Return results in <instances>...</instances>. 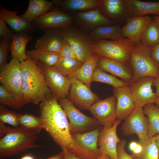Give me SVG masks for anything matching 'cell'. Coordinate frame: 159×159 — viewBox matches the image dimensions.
<instances>
[{
    "mask_svg": "<svg viewBox=\"0 0 159 159\" xmlns=\"http://www.w3.org/2000/svg\"><path fill=\"white\" fill-rule=\"evenodd\" d=\"M54 96L39 105L44 128L62 150L83 159H97L99 155L81 146L73 137L66 114Z\"/></svg>",
    "mask_w": 159,
    "mask_h": 159,
    "instance_id": "1",
    "label": "cell"
},
{
    "mask_svg": "<svg viewBox=\"0 0 159 159\" xmlns=\"http://www.w3.org/2000/svg\"><path fill=\"white\" fill-rule=\"evenodd\" d=\"M20 63V91L28 103L37 105L54 96L47 85L42 71L36 62L28 56L26 60Z\"/></svg>",
    "mask_w": 159,
    "mask_h": 159,
    "instance_id": "2",
    "label": "cell"
},
{
    "mask_svg": "<svg viewBox=\"0 0 159 159\" xmlns=\"http://www.w3.org/2000/svg\"><path fill=\"white\" fill-rule=\"evenodd\" d=\"M38 134L21 127H7L5 135L0 139V158H8L28 149L41 147L37 145Z\"/></svg>",
    "mask_w": 159,
    "mask_h": 159,
    "instance_id": "3",
    "label": "cell"
},
{
    "mask_svg": "<svg viewBox=\"0 0 159 159\" xmlns=\"http://www.w3.org/2000/svg\"><path fill=\"white\" fill-rule=\"evenodd\" d=\"M134 44L129 58V64L133 74L131 82L143 77L155 78L159 77V64L155 62L150 55L152 48L144 45L140 42Z\"/></svg>",
    "mask_w": 159,
    "mask_h": 159,
    "instance_id": "4",
    "label": "cell"
},
{
    "mask_svg": "<svg viewBox=\"0 0 159 159\" xmlns=\"http://www.w3.org/2000/svg\"><path fill=\"white\" fill-rule=\"evenodd\" d=\"M93 43L96 54L98 56L129 64V55L134 44L127 38L122 37L110 41L94 40Z\"/></svg>",
    "mask_w": 159,
    "mask_h": 159,
    "instance_id": "5",
    "label": "cell"
},
{
    "mask_svg": "<svg viewBox=\"0 0 159 159\" xmlns=\"http://www.w3.org/2000/svg\"><path fill=\"white\" fill-rule=\"evenodd\" d=\"M58 101L69 120V126L71 134L83 133L97 128L99 123L96 119L82 113L66 97Z\"/></svg>",
    "mask_w": 159,
    "mask_h": 159,
    "instance_id": "6",
    "label": "cell"
},
{
    "mask_svg": "<svg viewBox=\"0 0 159 159\" xmlns=\"http://www.w3.org/2000/svg\"><path fill=\"white\" fill-rule=\"evenodd\" d=\"M69 27L60 29L63 37L69 42L77 59L83 63L88 58L96 54L93 40L89 35Z\"/></svg>",
    "mask_w": 159,
    "mask_h": 159,
    "instance_id": "7",
    "label": "cell"
},
{
    "mask_svg": "<svg viewBox=\"0 0 159 159\" xmlns=\"http://www.w3.org/2000/svg\"><path fill=\"white\" fill-rule=\"evenodd\" d=\"M42 71L47 85L53 96L58 100L67 97L71 85L70 80L52 67L36 62Z\"/></svg>",
    "mask_w": 159,
    "mask_h": 159,
    "instance_id": "8",
    "label": "cell"
},
{
    "mask_svg": "<svg viewBox=\"0 0 159 159\" xmlns=\"http://www.w3.org/2000/svg\"><path fill=\"white\" fill-rule=\"evenodd\" d=\"M69 79L71 84L67 99L75 107L82 110H89L93 104L100 100L86 85L75 78Z\"/></svg>",
    "mask_w": 159,
    "mask_h": 159,
    "instance_id": "9",
    "label": "cell"
},
{
    "mask_svg": "<svg viewBox=\"0 0 159 159\" xmlns=\"http://www.w3.org/2000/svg\"><path fill=\"white\" fill-rule=\"evenodd\" d=\"M21 80L20 62L12 57L10 61L0 70L1 85L10 93L22 95L20 91Z\"/></svg>",
    "mask_w": 159,
    "mask_h": 159,
    "instance_id": "10",
    "label": "cell"
},
{
    "mask_svg": "<svg viewBox=\"0 0 159 159\" xmlns=\"http://www.w3.org/2000/svg\"><path fill=\"white\" fill-rule=\"evenodd\" d=\"M143 107L136 106L124 120L121 129L125 135H137L139 141L148 137V120L144 115Z\"/></svg>",
    "mask_w": 159,
    "mask_h": 159,
    "instance_id": "11",
    "label": "cell"
},
{
    "mask_svg": "<svg viewBox=\"0 0 159 159\" xmlns=\"http://www.w3.org/2000/svg\"><path fill=\"white\" fill-rule=\"evenodd\" d=\"M74 21L69 14L62 11L56 6L51 11L34 20L32 23L39 30L64 29L69 27Z\"/></svg>",
    "mask_w": 159,
    "mask_h": 159,
    "instance_id": "12",
    "label": "cell"
},
{
    "mask_svg": "<svg viewBox=\"0 0 159 159\" xmlns=\"http://www.w3.org/2000/svg\"><path fill=\"white\" fill-rule=\"evenodd\" d=\"M117 100L114 95L93 104L89 110L95 117L99 124L103 127H110L117 119Z\"/></svg>",
    "mask_w": 159,
    "mask_h": 159,
    "instance_id": "13",
    "label": "cell"
},
{
    "mask_svg": "<svg viewBox=\"0 0 159 159\" xmlns=\"http://www.w3.org/2000/svg\"><path fill=\"white\" fill-rule=\"evenodd\" d=\"M155 78L148 76L140 77L128 84L133 101L137 106L142 107L155 103L156 99L152 89Z\"/></svg>",
    "mask_w": 159,
    "mask_h": 159,
    "instance_id": "14",
    "label": "cell"
},
{
    "mask_svg": "<svg viewBox=\"0 0 159 159\" xmlns=\"http://www.w3.org/2000/svg\"><path fill=\"white\" fill-rule=\"evenodd\" d=\"M121 121L117 119L110 127H103L100 131L98 141L99 151L101 155H106L111 159H118L117 145L121 141L117 134V129Z\"/></svg>",
    "mask_w": 159,
    "mask_h": 159,
    "instance_id": "15",
    "label": "cell"
},
{
    "mask_svg": "<svg viewBox=\"0 0 159 159\" xmlns=\"http://www.w3.org/2000/svg\"><path fill=\"white\" fill-rule=\"evenodd\" d=\"M73 18L74 21L82 30L90 32L99 26L115 24L103 16L98 8L77 12Z\"/></svg>",
    "mask_w": 159,
    "mask_h": 159,
    "instance_id": "16",
    "label": "cell"
},
{
    "mask_svg": "<svg viewBox=\"0 0 159 159\" xmlns=\"http://www.w3.org/2000/svg\"><path fill=\"white\" fill-rule=\"evenodd\" d=\"M152 19L148 15L130 17L122 27V36L134 44L139 42L142 34Z\"/></svg>",
    "mask_w": 159,
    "mask_h": 159,
    "instance_id": "17",
    "label": "cell"
},
{
    "mask_svg": "<svg viewBox=\"0 0 159 159\" xmlns=\"http://www.w3.org/2000/svg\"><path fill=\"white\" fill-rule=\"evenodd\" d=\"M97 66L104 71L118 77L129 84L132 82L133 74L129 64L99 56Z\"/></svg>",
    "mask_w": 159,
    "mask_h": 159,
    "instance_id": "18",
    "label": "cell"
},
{
    "mask_svg": "<svg viewBox=\"0 0 159 159\" xmlns=\"http://www.w3.org/2000/svg\"><path fill=\"white\" fill-rule=\"evenodd\" d=\"M113 95L116 98L117 118L122 121L125 120L136 107L128 85L121 87L113 89Z\"/></svg>",
    "mask_w": 159,
    "mask_h": 159,
    "instance_id": "19",
    "label": "cell"
},
{
    "mask_svg": "<svg viewBox=\"0 0 159 159\" xmlns=\"http://www.w3.org/2000/svg\"><path fill=\"white\" fill-rule=\"evenodd\" d=\"M98 8L103 16L113 21L130 17L124 0H99Z\"/></svg>",
    "mask_w": 159,
    "mask_h": 159,
    "instance_id": "20",
    "label": "cell"
},
{
    "mask_svg": "<svg viewBox=\"0 0 159 159\" xmlns=\"http://www.w3.org/2000/svg\"><path fill=\"white\" fill-rule=\"evenodd\" d=\"M44 31V34L37 40L34 48L59 53L64 40L60 29H47Z\"/></svg>",
    "mask_w": 159,
    "mask_h": 159,
    "instance_id": "21",
    "label": "cell"
},
{
    "mask_svg": "<svg viewBox=\"0 0 159 159\" xmlns=\"http://www.w3.org/2000/svg\"><path fill=\"white\" fill-rule=\"evenodd\" d=\"M16 10L10 11L0 6V17L2 18L15 33L32 32L36 27L20 16H18Z\"/></svg>",
    "mask_w": 159,
    "mask_h": 159,
    "instance_id": "22",
    "label": "cell"
},
{
    "mask_svg": "<svg viewBox=\"0 0 159 159\" xmlns=\"http://www.w3.org/2000/svg\"><path fill=\"white\" fill-rule=\"evenodd\" d=\"M130 17L159 15V2L124 0Z\"/></svg>",
    "mask_w": 159,
    "mask_h": 159,
    "instance_id": "23",
    "label": "cell"
},
{
    "mask_svg": "<svg viewBox=\"0 0 159 159\" xmlns=\"http://www.w3.org/2000/svg\"><path fill=\"white\" fill-rule=\"evenodd\" d=\"M53 1L47 0H29L26 11L20 16L32 23L40 16L52 11L55 7Z\"/></svg>",
    "mask_w": 159,
    "mask_h": 159,
    "instance_id": "24",
    "label": "cell"
},
{
    "mask_svg": "<svg viewBox=\"0 0 159 159\" xmlns=\"http://www.w3.org/2000/svg\"><path fill=\"white\" fill-rule=\"evenodd\" d=\"M32 39V37L26 32L15 33L10 43L12 57L16 58L20 62L26 60L28 57L26 50V45Z\"/></svg>",
    "mask_w": 159,
    "mask_h": 159,
    "instance_id": "25",
    "label": "cell"
},
{
    "mask_svg": "<svg viewBox=\"0 0 159 159\" xmlns=\"http://www.w3.org/2000/svg\"><path fill=\"white\" fill-rule=\"evenodd\" d=\"M99 56L95 54L87 59L74 72L67 76L69 79L75 78L91 89L94 71L97 66Z\"/></svg>",
    "mask_w": 159,
    "mask_h": 159,
    "instance_id": "26",
    "label": "cell"
},
{
    "mask_svg": "<svg viewBox=\"0 0 159 159\" xmlns=\"http://www.w3.org/2000/svg\"><path fill=\"white\" fill-rule=\"evenodd\" d=\"M100 128H97L88 132L72 134L73 138L82 147L89 151L100 154L98 148Z\"/></svg>",
    "mask_w": 159,
    "mask_h": 159,
    "instance_id": "27",
    "label": "cell"
},
{
    "mask_svg": "<svg viewBox=\"0 0 159 159\" xmlns=\"http://www.w3.org/2000/svg\"><path fill=\"white\" fill-rule=\"evenodd\" d=\"M122 27L115 24L103 25L95 29L90 32L89 36L92 40L110 39L116 40L122 37Z\"/></svg>",
    "mask_w": 159,
    "mask_h": 159,
    "instance_id": "28",
    "label": "cell"
},
{
    "mask_svg": "<svg viewBox=\"0 0 159 159\" xmlns=\"http://www.w3.org/2000/svg\"><path fill=\"white\" fill-rule=\"evenodd\" d=\"M26 53L35 62H40L50 67L55 65L61 57L58 52L43 49H35L27 50Z\"/></svg>",
    "mask_w": 159,
    "mask_h": 159,
    "instance_id": "29",
    "label": "cell"
},
{
    "mask_svg": "<svg viewBox=\"0 0 159 159\" xmlns=\"http://www.w3.org/2000/svg\"><path fill=\"white\" fill-rule=\"evenodd\" d=\"M138 142L141 145L142 149L139 153H131L133 159H159V155L154 136L147 137Z\"/></svg>",
    "mask_w": 159,
    "mask_h": 159,
    "instance_id": "30",
    "label": "cell"
},
{
    "mask_svg": "<svg viewBox=\"0 0 159 159\" xmlns=\"http://www.w3.org/2000/svg\"><path fill=\"white\" fill-rule=\"evenodd\" d=\"M143 109L148 120V137L154 136L159 133V107L150 103L145 105Z\"/></svg>",
    "mask_w": 159,
    "mask_h": 159,
    "instance_id": "31",
    "label": "cell"
},
{
    "mask_svg": "<svg viewBox=\"0 0 159 159\" xmlns=\"http://www.w3.org/2000/svg\"><path fill=\"white\" fill-rule=\"evenodd\" d=\"M28 103L22 95H18L10 93L0 84V105L17 110Z\"/></svg>",
    "mask_w": 159,
    "mask_h": 159,
    "instance_id": "32",
    "label": "cell"
},
{
    "mask_svg": "<svg viewBox=\"0 0 159 159\" xmlns=\"http://www.w3.org/2000/svg\"><path fill=\"white\" fill-rule=\"evenodd\" d=\"M99 0H62V10L67 11H86L98 8Z\"/></svg>",
    "mask_w": 159,
    "mask_h": 159,
    "instance_id": "33",
    "label": "cell"
},
{
    "mask_svg": "<svg viewBox=\"0 0 159 159\" xmlns=\"http://www.w3.org/2000/svg\"><path fill=\"white\" fill-rule=\"evenodd\" d=\"M140 42L151 48L159 44V26L153 19L142 34Z\"/></svg>",
    "mask_w": 159,
    "mask_h": 159,
    "instance_id": "34",
    "label": "cell"
},
{
    "mask_svg": "<svg viewBox=\"0 0 159 159\" xmlns=\"http://www.w3.org/2000/svg\"><path fill=\"white\" fill-rule=\"evenodd\" d=\"M19 121L20 127L38 134L44 128V122L42 118L31 114H21Z\"/></svg>",
    "mask_w": 159,
    "mask_h": 159,
    "instance_id": "35",
    "label": "cell"
},
{
    "mask_svg": "<svg viewBox=\"0 0 159 159\" xmlns=\"http://www.w3.org/2000/svg\"><path fill=\"white\" fill-rule=\"evenodd\" d=\"M83 64L77 59L61 57L57 64L52 67L60 73L67 76L77 70Z\"/></svg>",
    "mask_w": 159,
    "mask_h": 159,
    "instance_id": "36",
    "label": "cell"
},
{
    "mask_svg": "<svg viewBox=\"0 0 159 159\" xmlns=\"http://www.w3.org/2000/svg\"><path fill=\"white\" fill-rule=\"evenodd\" d=\"M92 82L105 83L115 88L123 87L129 83L117 78L116 77L102 70L97 66L95 68L92 76Z\"/></svg>",
    "mask_w": 159,
    "mask_h": 159,
    "instance_id": "37",
    "label": "cell"
},
{
    "mask_svg": "<svg viewBox=\"0 0 159 159\" xmlns=\"http://www.w3.org/2000/svg\"><path fill=\"white\" fill-rule=\"evenodd\" d=\"M21 114L0 105V122L9 124L14 127H19V117Z\"/></svg>",
    "mask_w": 159,
    "mask_h": 159,
    "instance_id": "38",
    "label": "cell"
},
{
    "mask_svg": "<svg viewBox=\"0 0 159 159\" xmlns=\"http://www.w3.org/2000/svg\"><path fill=\"white\" fill-rule=\"evenodd\" d=\"M9 41L2 37L0 41V70L7 63V56L10 51Z\"/></svg>",
    "mask_w": 159,
    "mask_h": 159,
    "instance_id": "39",
    "label": "cell"
},
{
    "mask_svg": "<svg viewBox=\"0 0 159 159\" xmlns=\"http://www.w3.org/2000/svg\"><path fill=\"white\" fill-rule=\"evenodd\" d=\"M63 38L62 45L59 53L61 57L77 59L69 42L65 38L63 37Z\"/></svg>",
    "mask_w": 159,
    "mask_h": 159,
    "instance_id": "40",
    "label": "cell"
},
{
    "mask_svg": "<svg viewBox=\"0 0 159 159\" xmlns=\"http://www.w3.org/2000/svg\"><path fill=\"white\" fill-rule=\"evenodd\" d=\"M15 34L12 30L7 27L6 23L4 20L0 17V36L8 41L11 40Z\"/></svg>",
    "mask_w": 159,
    "mask_h": 159,
    "instance_id": "41",
    "label": "cell"
},
{
    "mask_svg": "<svg viewBox=\"0 0 159 159\" xmlns=\"http://www.w3.org/2000/svg\"><path fill=\"white\" fill-rule=\"evenodd\" d=\"M126 143L124 140H121L117 145V152L118 159H133L131 155L125 151V147Z\"/></svg>",
    "mask_w": 159,
    "mask_h": 159,
    "instance_id": "42",
    "label": "cell"
},
{
    "mask_svg": "<svg viewBox=\"0 0 159 159\" xmlns=\"http://www.w3.org/2000/svg\"><path fill=\"white\" fill-rule=\"evenodd\" d=\"M150 55L155 62L159 64V44L152 49Z\"/></svg>",
    "mask_w": 159,
    "mask_h": 159,
    "instance_id": "43",
    "label": "cell"
},
{
    "mask_svg": "<svg viewBox=\"0 0 159 159\" xmlns=\"http://www.w3.org/2000/svg\"><path fill=\"white\" fill-rule=\"evenodd\" d=\"M153 86L156 88V92L155 93L156 98L159 97V77L154 78Z\"/></svg>",
    "mask_w": 159,
    "mask_h": 159,
    "instance_id": "44",
    "label": "cell"
},
{
    "mask_svg": "<svg viewBox=\"0 0 159 159\" xmlns=\"http://www.w3.org/2000/svg\"><path fill=\"white\" fill-rule=\"evenodd\" d=\"M45 159H64V152L62 150V152L59 154L50 156L48 158Z\"/></svg>",
    "mask_w": 159,
    "mask_h": 159,
    "instance_id": "45",
    "label": "cell"
},
{
    "mask_svg": "<svg viewBox=\"0 0 159 159\" xmlns=\"http://www.w3.org/2000/svg\"><path fill=\"white\" fill-rule=\"evenodd\" d=\"M6 128L7 127L5 125L4 123L0 122V137L1 138L5 135Z\"/></svg>",
    "mask_w": 159,
    "mask_h": 159,
    "instance_id": "46",
    "label": "cell"
},
{
    "mask_svg": "<svg viewBox=\"0 0 159 159\" xmlns=\"http://www.w3.org/2000/svg\"><path fill=\"white\" fill-rule=\"evenodd\" d=\"M64 153V159H83L62 150Z\"/></svg>",
    "mask_w": 159,
    "mask_h": 159,
    "instance_id": "47",
    "label": "cell"
},
{
    "mask_svg": "<svg viewBox=\"0 0 159 159\" xmlns=\"http://www.w3.org/2000/svg\"><path fill=\"white\" fill-rule=\"evenodd\" d=\"M155 143L158 149L159 155V133L154 136Z\"/></svg>",
    "mask_w": 159,
    "mask_h": 159,
    "instance_id": "48",
    "label": "cell"
},
{
    "mask_svg": "<svg viewBox=\"0 0 159 159\" xmlns=\"http://www.w3.org/2000/svg\"><path fill=\"white\" fill-rule=\"evenodd\" d=\"M97 159H111V158L107 155H101Z\"/></svg>",
    "mask_w": 159,
    "mask_h": 159,
    "instance_id": "49",
    "label": "cell"
},
{
    "mask_svg": "<svg viewBox=\"0 0 159 159\" xmlns=\"http://www.w3.org/2000/svg\"><path fill=\"white\" fill-rule=\"evenodd\" d=\"M153 19L158 24L159 26V15H154Z\"/></svg>",
    "mask_w": 159,
    "mask_h": 159,
    "instance_id": "50",
    "label": "cell"
},
{
    "mask_svg": "<svg viewBox=\"0 0 159 159\" xmlns=\"http://www.w3.org/2000/svg\"><path fill=\"white\" fill-rule=\"evenodd\" d=\"M21 159H34V158L31 155H26L23 157Z\"/></svg>",
    "mask_w": 159,
    "mask_h": 159,
    "instance_id": "51",
    "label": "cell"
},
{
    "mask_svg": "<svg viewBox=\"0 0 159 159\" xmlns=\"http://www.w3.org/2000/svg\"><path fill=\"white\" fill-rule=\"evenodd\" d=\"M155 103V105L159 107V97L156 98Z\"/></svg>",
    "mask_w": 159,
    "mask_h": 159,
    "instance_id": "52",
    "label": "cell"
}]
</instances>
